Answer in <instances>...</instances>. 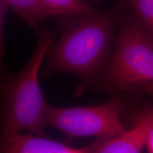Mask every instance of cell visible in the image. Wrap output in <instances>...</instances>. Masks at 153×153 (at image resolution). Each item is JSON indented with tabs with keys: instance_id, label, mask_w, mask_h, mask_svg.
I'll return each instance as SVG.
<instances>
[{
	"instance_id": "obj_1",
	"label": "cell",
	"mask_w": 153,
	"mask_h": 153,
	"mask_svg": "<svg viewBox=\"0 0 153 153\" xmlns=\"http://www.w3.org/2000/svg\"><path fill=\"white\" fill-rule=\"evenodd\" d=\"M59 22L62 33L46 52L43 75L62 71L91 78L109 51L115 28L114 17L99 11Z\"/></svg>"
},
{
	"instance_id": "obj_2",
	"label": "cell",
	"mask_w": 153,
	"mask_h": 153,
	"mask_svg": "<svg viewBox=\"0 0 153 153\" xmlns=\"http://www.w3.org/2000/svg\"><path fill=\"white\" fill-rule=\"evenodd\" d=\"M36 32L38 43L30 61L16 74H5L0 85V135L27 131L47 137L44 128L48 103L39 83L38 73L57 33L41 26Z\"/></svg>"
},
{
	"instance_id": "obj_3",
	"label": "cell",
	"mask_w": 153,
	"mask_h": 153,
	"mask_svg": "<svg viewBox=\"0 0 153 153\" xmlns=\"http://www.w3.org/2000/svg\"><path fill=\"white\" fill-rule=\"evenodd\" d=\"M153 83V42L137 23L126 18L102 86L126 91Z\"/></svg>"
},
{
	"instance_id": "obj_4",
	"label": "cell",
	"mask_w": 153,
	"mask_h": 153,
	"mask_svg": "<svg viewBox=\"0 0 153 153\" xmlns=\"http://www.w3.org/2000/svg\"><path fill=\"white\" fill-rule=\"evenodd\" d=\"M121 107L120 100L116 97L92 106L59 108L48 104L45 124L68 138L95 137L108 140L128 131L121 121Z\"/></svg>"
},
{
	"instance_id": "obj_5",
	"label": "cell",
	"mask_w": 153,
	"mask_h": 153,
	"mask_svg": "<svg viewBox=\"0 0 153 153\" xmlns=\"http://www.w3.org/2000/svg\"><path fill=\"white\" fill-rule=\"evenodd\" d=\"M105 140L98 138L86 147L74 149L47 137L17 133L0 135V153H93Z\"/></svg>"
},
{
	"instance_id": "obj_6",
	"label": "cell",
	"mask_w": 153,
	"mask_h": 153,
	"mask_svg": "<svg viewBox=\"0 0 153 153\" xmlns=\"http://www.w3.org/2000/svg\"><path fill=\"white\" fill-rule=\"evenodd\" d=\"M145 146L142 130L138 126L103 142L93 153H142Z\"/></svg>"
},
{
	"instance_id": "obj_7",
	"label": "cell",
	"mask_w": 153,
	"mask_h": 153,
	"mask_svg": "<svg viewBox=\"0 0 153 153\" xmlns=\"http://www.w3.org/2000/svg\"><path fill=\"white\" fill-rule=\"evenodd\" d=\"M7 6L35 30L39 23L49 17H57L56 12L42 0H3Z\"/></svg>"
},
{
	"instance_id": "obj_8",
	"label": "cell",
	"mask_w": 153,
	"mask_h": 153,
	"mask_svg": "<svg viewBox=\"0 0 153 153\" xmlns=\"http://www.w3.org/2000/svg\"><path fill=\"white\" fill-rule=\"evenodd\" d=\"M57 14L60 21L94 14L99 11L82 0H42Z\"/></svg>"
},
{
	"instance_id": "obj_9",
	"label": "cell",
	"mask_w": 153,
	"mask_h": 153,
	"mask_svg": "<svg viewBox=\"0 0 153 153\" xmlns=\"http://www.w3.org/2000/svg\"><path fill=\"white\" fill-rule=\"evenodd\" d=\"M131 120L133 126L142 130L148 153H153V106L145 105L138 109L132 116Z\"/></svg>"
},
{
	"instance_id": "obj_10",
	"label": "cell",
	"mask_w": 153,
	"mask_h": 153,
	"mask_svg": "<svg viewBox=\"0 0 153 153\" xmlns=\"http://www.w3.org/2000/svg\"><path fill=\"white\" fill-rule=\"evenodd\" d=\"M131 8L142 24L153 31V0H129Z\"/></svg>"
},
{
	"instance_id": "obj_11",
	"label": "cell",
	"mask_w": 153,
	"mask_h": 153,
	"mask_svg": "<svg viewBox=\"0 0 153 153\" xmlns=\"http://www.w3.org/2000/svg\"><path fill=\"white\" fill-rule=\"evenodd\" d=\"M7 7L3 0H0V85L5 76L2 67V55L4 52L2 46V28Z\"/></svg>"
},
{
	"instance_id": "obj_12",
	"label": "cell",
	"mask_w": 153,
	"mask_h": 153,
	"mask_svg": "<svg viewBox=\"0 0 153 153\" xmlns=\"http://www.w3.org/2000/svg\"><path fill=\"white\" fill-rule=\"evenodd\" d=\"M144 88H145L149 93L153 94V83L149 84L148 85L145 86Z\"/></svg>"
},
{
	"instance_id": "obj_13",
	"label": "cell",
	"mask_w": 153,
	"mask_h": 153,
	"mask_svg": "<svg viewBox=\"0 0 153 153\" xmlns=\"http://www.w3.org/2000/svg\"><path fill=\"white\" fill-rule=\"evenodd\" d=\"M94 1H99V0H94Z\"/></svg>"
}]
</instances>
